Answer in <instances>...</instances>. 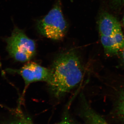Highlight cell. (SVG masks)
Segmentation results:
<instances>
[{
    "instance_id": "6da1fadb",
    "label": "cell",
    "mask_w": 124,
    "mask_h": 124,
    "mask_svg": "<svg viewBox=\"0 0 124 124\" xmlns=\"http://www.w3.org/2000/svg\"><path fill=\"white\" fill-rule=\"evenodd\" d=\"M49 69L50 75L47 83L51 94L58 99L79 84L84 73L79 55L74 49L59 54Z\"/></svg>"
},
{
    "instance_id": "7a4b0ae2",
    "label": "cell",
    "mask_w": 124,
    "mask_h": 124,
    "mask_svg": "<svg viewBox=\"0 0 124 124\" xmlns=\"http://www.w3.org/2000/svg\"><path fill=\"white\" fill-rule=\"evenodd\" d=\"M36 28L41 35L54 40H61L66 35L69 24L62 10L61 0H57L48 14L37 20Z\"/></svg>"
},
{
    "instance_id": "3957f363",
    "label": "cell",
    "mask_w": 124,
    "mask_h": 124,
    "mask_svg": "<svg viewBox=\"0 0 124 124\" xmlns=\"http://www.w3.org/2000/svg\"><path fill=\"white\" fill-rule=\"evenodd\" d=\"M5 39L7 43L6 50L15 61L27 62L35 55L36 46L35 41L18 28H15L11 36Z\"/></svg>"
},
{
    "instance_id": "277c9868",
    "label": "cell",
    "mask_w": 124,
    "mask_h": 124,
    "mask_svg": "<svg viewBox=\"0 0 124 124\" xmlns=\"http://www.w3.org/2000/svg\"><path fill=\"white\" fill-rule=\"evenodd\" d=\"M6 71L8 73L17 74L22 78L24 83L23 94L31 84L39 81L47 83L50 75L49 69L34 62H27L19 69H7Z\"/></svg>"
},
{
    "instance_id": "5b68a950",
    "label": "cell",
    "mask_w": 124,
    "mask_h": 124,
    "mask_svg": "<svg viewBox=\"0 0 124 124\" xmlns=\"http://www.w3.org/2000/svg\"><path fill=\"white\" fill-rule=\"evenodd\" d=\"M100 35L112 37L118 31L122 30L119 22L115 17L108 13L101 14L98 21Z\"/></svg>"
},
{
    "instance_id": "8992f818",
    "label": "cell",
    "mask_w": 124,
    "mask_h": 124,
    "mask_svg": "<svg viewBox=\"0 0 124 124\" xmlns=\"http://www.w3.org/2000/svg\"><path fill=\"white\" fill-rule=\"evenodd\" d=\"M100 35L101 42L106 55H115L120 51L112 37Z\"/></svg>"
},
{
    "instance_id": "52a82bcc",
    "label": "cell",
    "mask_w": 124,
    "mask_h": 124,
    "mask_svg": "<svg viewBox=\"0 0 124 124\" xmlns=\"http://www.w3.org/2000/svg\"><path fill=\"white\" fill-rule=\"evenodd\" d=\"M83 117L87 124H108L101 116L90 107L84 111Z\"/></svg>"
},
{
    "instance_id": "ba28073f",
    "label": "cell",
    "mask_w": 124,
    "mask_h": 124,
    "mask_svg": "<svg viewBox=\"0 0 124 124\" xmlns=\"http://www.w3.org/2000/svg\"><path fill=\"white\" fill-rule=\"evenodd\" d=\"M117 109L119 115L124 120V89L120 93L117 102Z\"/></svg>"
},
{
    "instance_id": "9c48e42d",
    "label": "cell",
    "mask_w": 124,
    "mask_h": 124,
    "mask_svg": "<svg viewBox=\"0 0 124 124\" xmlns=\"http://www.w3.org/2000/svg\"><path fill=\"white\" fill-rule=\"evenodd\" d=\"M112 37L117 46L121 51L124 47V35L122 30L116 32Z\"/></svg>"
},
{
    "instance_id": "30bf717a",
    "label": "cell",
    "mask_w": 124,
    "mask_h": 124,
    "mask_svg": "<svg viewBox=\"0 0 124 124\" xmlns=\"http://www.w3.org/2000/svg\"><path fill=\"white\" fill-rule=\"evenodd\" d=\"M3 124H31L27 120L25 119L24 117H21L20 119L13 120L11 121L6 122Z\"/></svg>"
},
{
    "instance_id": "8fae6325",
    "label": "cell",
    "mask_w": 124,
    "mask_h": 124,
    "mask_svg": "<svg viewBox=\"0 0 124 124\" xmlns=\"http://www.w3.org/2000/svg\"><path fill=\"white\" fill-rule=\"evenodd\" d=\"M112 2L115 5L119 6L124 4V0H111Z\"/></svg>"
},
{
    "instance_id": "7c38bea8",
    "label": "cell",
    "mask_w": 124,
    "mask_h": 124,
    "mask_svg": "<svg viewBox=\"0 0 124 124\" xmlns=\"http://www.w3.org/2000/svg\"><path fill=\"white\" fill-rule=\"evenodd\" d=\"M121 51V57H122V59L123 62L124 63V47L122 49Z\"/></svg>"
},
{
    "instance_id": "4fadbf2b",
    "label": "cell",
    "mask_w": 124,
    "mask_h": 124,
    "mask_svg": "<svg viewBox=\"0 0 124 124\" xmlns=\"http://www.w3.org/2000/svg\"><path fill=\"white\" fill-rule=\"evenodd\" d=\"M72 124L70 122H69V121H68L65 120L64 121H62L61 122L60 124Z\"/></svg>"
},
{
    "instance_id": "5bb4252c",
    "label": "cell",
    "mask_w": 124,
    "mask_h": 124,
    "mask_svg": "<svg viewBox=\"0 0 124 124\" xmlns=\"http://www.w3.org/2000/svg\"><path fill=\"white\" fill-rule=\"evenodd\" d=\"M123 23H124V19H123Z\"/></svg>"
}]
</instances>
